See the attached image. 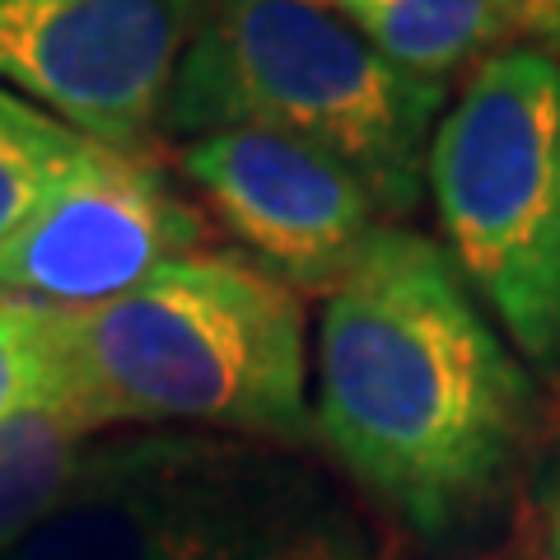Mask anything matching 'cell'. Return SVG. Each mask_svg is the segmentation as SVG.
Returning a JSON list of instances; mask_svg holds the SVG:
<instances>
[{
  "label": "cell",
  "mask_w": 560,
  "mask_h": 560,
  "mask_svg": "<svg viewBox=\"0 0 560 560\" xmlns=\"http://www.w3.org/2000/svg\"><path fill=\"white\" fill-rule=\"evenodd\" d=\"M313 360L327 453L407 533L448 541L504 504L537 393L448 248L378 224L327 290Z\"/></svg>",
  "instance_id": "cell-1"
},
{
  "label": "cell",
  "mask_w": 560,
  "mask_h": 560,
  "mask_svg": "<svg viewBox=\"0 0 560 560\" xmlns=\"http://www.w3.org/2000/svg\"><path fill=\"white\" fill-rule=\"evenodd\" d=\"M47 393L84 430H210L294 444L308 430L300 290L238 253L168 261L94 308H47Z\"/></svg>",
  "instance_id": "cell-2"
},
{
  "label": "cell",
  "mask_w": 560,
  "mask_h": 560,
  "mask_svg": "<svg viewBox=\"0 0 560 560\" xmlns=\"http://www.w3.org/2000/svg\"><path fill=\"white\" fill-rule=\"evenodd\" d=\"M10 560H383V537L294 444L127 430L84 444Z\"/></svg>",
  "instance_id": "cell-3"
},
{
  "label": "cell",
  "mask_w": 560,
  "mask_h": 560,
  "mask_svg": "<svg viewBox=\"0 0 560 560\" xmlns=\"http://www.w3.org/2000/svg\"><path fill=\"white\" fill-rule=\"evenodd\" d=\"M444 84L378 57L318 0H210L168 84L160 131H276L327 150L378 215H411L425 191Z\"/></svg>",
  "instance_id": "cell-4"
},
{
  "label": "cell",
  "mask_w": 560,
  "mask_h": 560,
  "mask_svg": "<svg viewBox=\"0 0 560 560\" xmlns=\"http://www.w3.org/2000/svg\"><path fill=\"white\" fill-rule=\"evenodd\" d=\"M425 183L514 355L560 374V66L528 47L486 57L430 136Z\"/></svg>",
  "instance_id": "cell-5"
},
{
  "label": "cell",
  "mask_w": 560,
  "mask_h": 560,
  "mask_svg": "<svg viewBox=\"0 0 560 560\" xmlns=\"http://www.w3.org/2000/svg\"><path fill=\"white\" fill-rule=\"evenodd\" d=\"M210 224L150 150L80 140L38 210L0 248V294L43 308H94L168 261L197 257Z\"/></svg>",
  "instance_id": "cell-6"
},
{
  "label": "cell",
  "mask_w": 560,
  "mask_h": 560,
  "mask_svg": "<svg viewBox=\"0 0 560 560\" xmlns=\"http://www.w3.org/2000/svg\"><path fill=\"white\" fill-rule=\"evenodd\" d=\"M210 0H0V84L108 150H150Z\"/></svg>",
  "instance_id": "cell-7"
},
{
  "label": "cell",
  "mask_w": 560,
  "mask_h": 560,
  "mask_svg": "<svg viewBox=\"0 0 560 560\" xmlns=\"http://www.w3.org/2000/svg\"><path fill=\"white\" fill-rule=\"evenodd\" d=\"M178 168L257 267L300 294H327L378 230V210L355 173L294 136L215 131L187 140Z\"/></svg>",
  "instance_id": "cell-8"
},
{
  "label": "cell",
  "mask_w": 560,
  "mask_h": 560,
  "mask_svg": "<svg viewBox=\"0 0 560 560\" xmlns=\"http://www.w3.org/2000/svg\"><path fill=\"white\" fill-rule=\"evenodd\" d=\"M341 14L388 66L440 80L467 66L528 20L523 0H318Z\"/></svg>",
  "instance_id": "cell-9"
},
{
  "label": "cell",
  "mask_w": 560,
  "mask_h": 560,
  "mask_svg": "<svg viewBox=\"0 0 560 560\" xmlns=\"http://www.w3.org/2000/svg\"><path fill=\"white\" fill-rule=\"evenodd\" d=\"M94 434L57 393H33L0 416V560L51 514Z\"/></svg>",
  "instance_id": "cell-10"
},
{
  "label": "cell",
  "mask_w": 560,
  "mask_h": 560,
  "mask_svg": "<svg viewBox=\"0 0 560 560\" xmlns=\"http://www.w3.org/2000/svg\"><path fill=\"white\" fill-rule=\"evenodd\" d=\"M80 131L0 84V248L38 210L47 187L80 150Z\"/></svg>",
  "instance_id": "cell-11"
},
{
  "label": "cell",
  "mask_w": 560,
  "mask_h": 560,
  "mask_svg": "<svg viewBox=\"0 0 560 560\" xmlns=\"http://www.w3.org/2000/svg\"><path fill=\"white\" fill-rule=\"evenodd\" d=\"M47 388V308L0 294V416Z\"/></svg>",
  "instance_id": "cell-12"
},
{
  "label": "cell",
  "mask_w": 560,
  "mask_h": 560,
  "mask_svg": "<svg viewBox=\"0 0 560 560\" xmlns=\"http://www.w3.org/2000/svg\"><path fill=\"white\" fill-rule=\"evenodd\" d=\"M528 560H560V444L541 463L533 486V556Z\"/></svg>",
  "instance_id": "cell-13"
},
{
  "label": "cell",
  "mask_w": 560,
  "mask_h": 560,
  "mask_svg": "<svg viewBox=\"0 0 560 560\" xmlns=\"http://www.w3.org/2000/svg\"><path fill=\"white\" fill-rule=\"evenodd\" d=\"M528 10H541V14H560V0H523Z\"/></svg>",
  "instance_id": "cell-14"
}]
</instances>
